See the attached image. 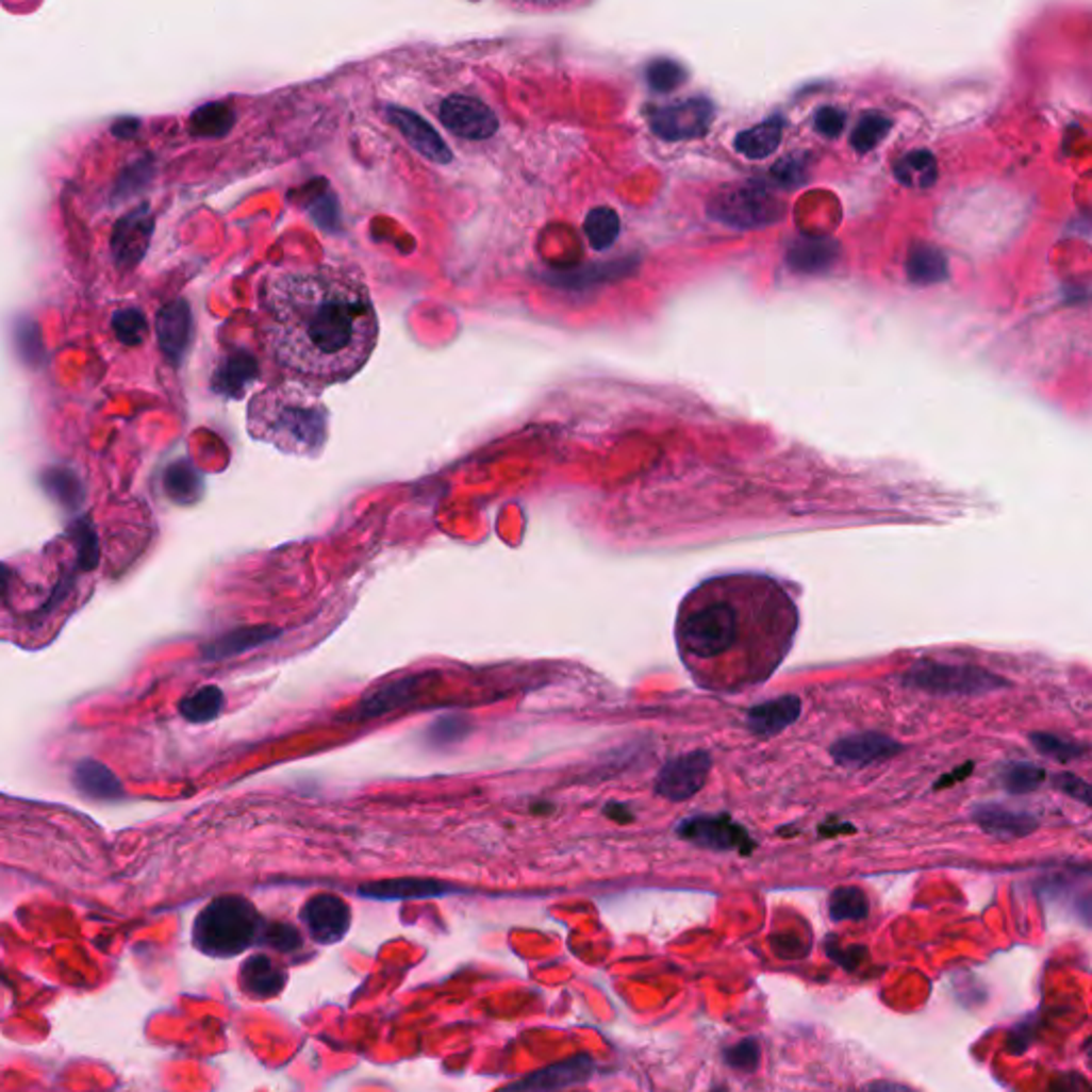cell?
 I'll list each match as a JSON object with an SVG mask.
<instances>
[{
	"label": "cell",
	"mask_w": 1092,
	"mask_h": 1092,
	"mask_svg": "<svg viewBox=\"0 0 1092 1092\" xmlns=\"http://www.w3.org/2000/svg\"><path fill=\"white\" fill-rule=\"evenodd\" d=\"M265 337L286 371L344 382L371 357L378 316L363 280L333 267L274 274L265 284Z\"/></svg>",
	"instance_id": "6da1fadb"
},
{
	"label": "cell",
	"mask_w": 1092,
	"mask_h": 1092,
	"mask_svg": "<svg viewBox=\"0 0 1092 1092\" xmlns=\"http://www.w3.org/2000/svg\"><path fill=\"white\" fill-rule=\"evenodd\" d=\"M796 611L781 588L762 577H726L698 588L683 605L677 641L696 679L749 658L760 679L788 653Z\"/></svg>",
	"instance_id": "7a4b0ae2"
},
{
	"label": "cell",
	"mask_w": 1092,
	"mask_h": 1092,
	"mask_svg": "<svg viewBox=\"0 0 1092 1092\" xmlns=\"http://www.w3.org/2000/svg\"><path fill=\"white\" fill-rule=\"evenodd\" d=\"M248 425L254 437L291 454H318L327 442V410L303 386L282 384L250 401Z\"/></svg>",
	"instance_id": "3957f363"
},
{
	"label": "cell",
	"mask_w": 1092,
	"mask_h": 1092,
	"mask_svg": "<svg viewBox=\"0 0 1092 1092\" xmlns=\"http://www.w3.org/2000/svg\"><path fill=\"white\" fill-rule=\"evenodd\" d=\"M265 928L257 907L235 894L214 898L195 920V945L216 958H229L246 952L261 939Z\"/></svg>",
	"instance_id": "277c9868"
},
{
	"label": "cell",
	"mask_w": 1092,
	"mask_h": 1092,
	"mask_svg": "<svg viewBox=\"0 0 1092 1092\" xmlns=\"http://www.w3.org/2000/svg\"><path fill=\"white\" fill-rule=\"evenodd\" d=\"M905 685L939 696H983L1007 688V681L977 666L917 662L905 677Z\"/></svg>",
	"instance_id": "5b68a950"
},
{
	"label": "cell",
	"mask_w": 1092,
	"mask_h": 1092,
	"mask_svg": "<svg viewBox=\"0 0 1092 1092\" xmlns=\"http://www.w3.org/2000/svg\"><path fill=\"white\" fill-rule=\"evenodd\" d=\"M677 834L683 841L711 851H739L741 856H751L756 849L751 834L728 813L688 817L677 826Z\"/></svg>",
	"instance_id": "8992f818"
},
{
	"label": "cell",
	"mask_w": 1092,
	"mask_h": 1092,
	"mask_svg": "<svg viewBox=\"0 0 1092 1092\" xmlns=\"http://www.w3.org/2000/svg\"><path fill=\"white\" fill-rule=\"evenodd\" d=\"M711 766L713 758L709 751L696 749L692 754L679 756L666 762L664 768L658 773L656 792L671 803L688 800L705 788Z\"/></svg>",
	"instance_id": "52a82bcc"
},
{
	"label": "cell",
	"mask_w": 1092,
	"mask_h": 1092,
	"mask_svg": "<svg viewBox=\"0 0 1092 1092\" xmlns=\"http://www.w3.org/2000/svg\"><path fill=\"white\" fill-rule=\"evenodd\" d=\"M301 922L316 943L331 945L350 930V909L333 894H316L301 909Z\"/></svg>",
	"instance_id": "ba28073f"
},
{
	"label": "cell",
	"mask_w": 1092,
	"mask_h": 1092,
	"mask_svg": "<svg viewBox=\"0 0 1092 1092\" xmlns=\"http://www.w3.org/2000/svg\"><path fill=\"white\" fill-rule=\"evenodd\" d=\"M903 751V745L879 732H862L849 734L832 743L830 756L839 766L845 768H864L873 762L892 758Z\"/></svg>",
	"instance_id": "9c48e42d"
},
{
	"label": "cell",
	"mask_w": 1092,
	"mask_h": 1092,
	"mask_svg": "<svg viewBox=\"0 0 1092 1092\" xmlns=\"http://www.w3.org/2000/svg\"><path fill=\"white\" fill-rule=\"evenodd\" d=\"M973 822L996 839H1022L1039 828L1037 815L998 803H983L971 809Z\"/></svg>",
	"instance_id": "30bf717a"
},
{
	"label": "cell",
	"mask_w": 1092,
	"mask_h": 1092,
	"mask_svg": "<svg viewBox=\"0 0 1092 1092\" xmlns=\"http://www.w3.org/2000/svg\"><path fill=\"white\" fill-rule=\"evenodd\" d=\"M440 116H442L444 125L461 137L482 139V137H489L497 129V120L489 112V107H484L480 101L467 99V97L448 99L442 105Z\"/></svg>",
	"instance_id": "8fae6325"
},
{
	"label": "cell",
	"mask_w": 1092,
	"mask_h": 1092,
	"mask_svg": "<svg viewBox=\"0 0 1092 1092\" xmlns=\"http://www.w3.org/2000/svg\"><path fill=\"white\" fill-rule=\"evenodd\" d=\"M713 118V107L709 101L692 99L683 105H675L664 110L656 118V129L666 139H694L707 133Z\"/></svg>",
	"instance_id": "7c38bea8"
},
{
	"label": "cell",
	"mask_w": 1092,
	"mask_h": 1092,
	"mask_svg": "<svg viewBox=\"0 0 1092 1092\" xmlns=\"http://www.w3.org/2000/svg\"><path fill=\"white\" fill-rule=\"evenodd\" d=\"M594 1075V1060L590 1056H577L568 1058L564 1062L551 1064L542 1071L531 1073L529 1077L510 1083L508 1088L518 1090H560L570 1086H581Z\"/></svg>",
	"instance_id": "4fadbf2b"
},
{
	"label": "cell",
	"mask_w": 1092,
	"mask_h": 1092,
	"mask_svg": "<svg viewBox=\"0 0 1092 1092\" xmlns=\"http://www.w3.org/2000/svg\"><path fill=\"white\" fill-rule=\"evenodd\" d=\"M423 679H425L423 675L406 677V679L391 681V683L376 688L359 702L352 719H376L380 715L397 711L399 707H406L423 690V685H425Z\"/></svg>",
	"instance_id": "5bb4252c"
},
{
	"label": "cell",
	"mask_w": 1092,
	"mask_h": 1092,
	"mask_svg": "<svg viewBox=\"0 0 1092 1092\" xmlns=\"http://www.w3.org/2000/svg\"><path fill=\"white\" fill-rule=\"evenodd\" d=\"M803 700L798 696H781L747 711V728L756 737H777L794 726L800 717Z\"/></svg>",
	"instance_id": "9a60e30c"
},
{
	"label": "cell",
	"mask_w": 1092,
	"mask_h": 1092,
	"mask_svg": "<svg viewBox=\"0 0 1092 1092\" xmlns=\"http://www.w3.org/2000/svg\"><path fill=\"white\" fill-rule=\"evenodd\" d=\"M454 888L437 881V879H423V877H403V879H386L367 883L361 888L363 896L378 898V900H410V898H437L450 894Z\"/></svg>",
	"instance_id": "2e32d148"
},
{
	"label": "cell",
	"mask_w": 1092,
	"mask_h": 1092,
	"mask_svg": "<svg viewBox=\"0 0 1092 1092\" xmlns=\"http://www.w3.org/2000/svg\"><path fill=\"white\" fill-rule=\"evenodd\" d=\"M239 981H242L244 992H248L250 996L271 998V996H278L282 992V988L286 986V971L278 962H274L269 956L257 954V956H250L242 964Z\"/></svg>",
	"instance_id": "e0dca14e"
},
{
	"label": "cell",
	"mask_w": 1092,
	"mask_h": 1092,
	"mask_svg": "<svg viewBox=\"0 0 1092 1092\" xmlns=\"http://www.w3.org/2000/svg\"><path fill=\"white\" fill-rule=\"evenodd\" d=\"M73 781H76V788L90 798L112 800L122 794V783L116 779V775L107 766H103L95 760L80 762L76 766Z\"/></svg>",
	"instance_id": "ac0fdd59"
},
{
	"label": "cell",
	"mask_w": 1092,
	"mask_h": 1092,
	"mask_svg": "<svg viewBox=\"0 0 1092 1092\" xmlns=\"http://www.w3.org/2000/svg\"><path fill=\"white\" fill-rule=\"evenodd\" d=\"M781 131H783V125L779 118L766 120V122L741 133L737 139V150L749 159H764L777 150V146L781 142Z\"/></svg>",
	"instance_id": "d6986e66"
},
{
	"label": "cell",
	"mask_w": 1092,
	"mask_h": 1092,
	"mask_svg": "<svg viewBox=\"0 0 1092 1092\" xmlns=\"http://www.w3.org/2000/svg\"><path fill=\"white\" fill-rule=\"evenodd\" d=\"M907 274L915 284H934L947 276V261L937 248L920 246L909 254Z\"/></svg>",
	"instance_id": "ffe728a7"
},
{
	"label": "cell",
	"mask_w": 1092,
	"mask_h": 1092,
	"mask_svg": "<svg viewBox=\"0 0 1092 1092\" xmlns=\"http://www.w3.org/2000/svg\"><path fill=\"white\" fill-rule=\"evenodd\" d=\"M225 707V694L216 685H205L182 700L180 713L193 724H205L220 715Z\"/></svg>",
	"instance_id": "44dd1931"
},
{
	"label": "cell",
	"mask_w": 1092,
	"mask_h": 1092,
	"mask_svg": "<svg viewBox=\"0 0 1092 1092\" xmlns=\"http://www.w3.org/2000/svg\"><path fill=\"white\" fill-rule=\"evenodd\" d=\"M998 779L1009 794H1028L1043 783L1045 771L1032 762L1015 760L1000 766Z\"/></svg>",
	"instance_id": "7402d4cb"
},
{
	"label": "cell",
	"mask_w": 1092,
	"mask_h": 1092,
	"mask_svg": "<svg viewBox=\"0 0 1092 1092\" xmlns=\"http://www.w3.org/2000/svg\"><path fill=\"white\" fill-rule=\"evenodd\" d=\"M828 913H830V917L834 922H845V920L860 922V920H866V915H868V898H866V894L860 888H851V886L837 888L830 894Z\"/></svg>",
	"instance_id": "603a6c76"
},
{
	"label": "cell",
	"mask_w": 1092,
	"mask_h": 1092,
	"mask_svg": "<svg viewBox=\"0 0 1092 1092\" xmlns=\"http://www.w3.org/2000/svg\"><path fill=\"white\" fill-rule=\"evenodd\" d=\"M898 182L913 188H928L937 180V165L928 152H911L896 165Z\"/></svg>",
	"instance_id": "cb8c5ba5"
},
{
	"label": "cell",
	"mask_w": 1092,
	"mask_h": 1092,
	"mask_svg": "<svg viewBox=\"0 0 1092 1092\" xmlns=\"http://www.w3.org/2000/svg\"><path fill=\"white\" fill-rule=\"evenodd\" d=\"M278 632L276 630H267V628H254V630H242V632H235L222 641H218L216 645H212L208 649V658L212 660H222V658H231V656H237V653H244L248 649H254L271 639H276Z\"/></svg>",
	"instance_id": "d4e9b609"
},
{
	"label": "cell",
	"mask_w": 1092,
	"mask_h": 1092,
	"mask_svg": "<svg viewBox=\"0 0 1092 1092\" xmlns=\"http://www.w3.org/2000/svg\"><path fill=\"white\" fill-rule=\"evenodd\" d=\"M585 233L596 250H607L619 237V216L609 208H598L588 216Z\"/></svg>",
	"instance_id": "484cf974"
},
{
	"label": "cell",
	"mask_w": 1092,
	"mask_h": 1092,
	"mask_svg": "<svg viewBox=\"0 0 1092 1092\" xmlns=\"http://www.w3.org/2000/svg\"><path fill=\"white\" fill-rule=\"evenodd\" d=\"M1030 743L1041 756L1062 762V764L1086 756V745H1079V743H1073V741H1066V739H1060V737L1047 734V732H1032Z\"/></svg>",
	"instance_id": "4316f807"
},
{
	"label": "cell",
	"mask_w": 1092,
	"mask_h": 1092,
	"mask_svg": "<svg viewBox=\"0 0 1092 1092\" xmlns=\"http://www.w3.org/2000/svg\"><path fill=\"white\" fill-rule=\"evenodd\" d=\"M499 3L518 14H570L585 10L594 0H499Z\"/></svg>",
	"instance_id": "83f0119b"
},
{
	"label": "cell",
	"mask_w": 1092,
	"mask_h": 1092,
	"mask_svg": "<svg viewBox=\"0 0 1092 1092\" xmlns=\"http://www.w3.org/2000/svg\"><path fill=\"white\" fill-rule=\"evenodd\" d=\"M395 116H397V125H399V127H401L410 137H414V135H418V137H420V139L414 144L420 152H425L427 156H431V159H435V161H446V159H448V156H446V154H448V152H446V146L437 139V135H433V133H431V129H429L427 125H423L420 120H416L414 116H410V114H406V112H397Z\"/></svg>",
	"instance_id": "f1b7e54d"
},
{
	"label": "cell",
	"mask_w": 1092,
	"mask_h": 1092,
	"mask_svg": "<svg viewBox=\"0 0 1092 1092\" xmlns=\"http://www.w3.org/2000/svg\"><path fill=\"white\" fill-rule=\"evenodd\" d=\"M834 246L824 242H800L790 254V263L803 271H820L832 263Z\"/></svg>",
	"instance_id": "f546056e"
},
{
	"label": "cell",
	"mask_w": 1092,
	"mask_h": 1092,
	"mask_svg": "<svg viewBox=\"0 0 1092 1092\" xmlns=\"http://www.w3.org/2000/svg\"><path fill=\"white\" fill-rule=\"evenodd\" d=\"M888 131H890V120L886 116H881V114L864 116L851 133V146L858 152H868L886 137Z\"/></svg>",
	"instance_id": "4dcf8cb0"
},
{
	"label": "cell",
	"mask_w": 1092,
	"mask_h": 1092,
	"mask_svg": "<svg viewBox=\"0 0 1092 1092\" xmlns=\"http://www.w3.org/2000/svg\"><path fill=\"white\" fill-rule=\"evenodd\" d=\"M647 78H649V82H651V86H653L656 90H660V93H668V90L679 88V86L685 82L688 73H685V69H683L679 63H673V61H658V63H653V65L649 67Z\"/></svg>",
	"instance_id": "1f68e13d"
},
{
	"label": "cell",
	"mask_w": 1092,
	"mask_h": 1092,
	"mask_svg": "<svg viewBox=\"0 0 1092 1092\" xmlns=\"http://www.w3.org/2000/svg\"><path fill=\"white\" fill-rule=\"evenodd\" d=\"M724 1058L730 1066L751 1073L760 1064V1043H758V1039H743V1041L730 1045L724 1052Z\"/></svg>",
	"instance_id": "d6a6232c"
},
{
	"label": "cell",
	"mask_w": 1092,
	"mask_h": 1092,
	"mask_svg": "<svg viewBox=\"0 0 1092 1092\" xmlns=\"http://www.w3.org/2000/svg\"><path fill=\"white\" fill-rule=\"evenodd\" d=\"M274 949L282 952V954H291L299 947L301 943V937L297 932L295 926L291 924H265L263 928V934H261Z\"/></svg>",
	"instance_id": "836d02e7"
},
{
	"label": "cell",
	"mask_w": 1092,
	"mask_h": 1092,
	"mask_svg": "<svg viewBox=\"0 0 1092 1092\" xmlns=\"http://www.w3.org/2000/svg\"><path fill=\"white\" fill-rule=\"evenodd\" d=\"M1054 785H1056V790L1079 800L1081 805H1090V785L1081 777H1077L1073 773H1058L1054 777Z\"/></svg>",
	"instance_id": "e575fe53"
},
{
	"label": "cell",
	"mask_w": 1092,
	"mask_h": 1092,
	"mask_svg": "<svg viewBox=\"0 0 1092 1092\" xmlns=\"http://www.w3.org/2000/svg\"><path fill=\"white\" fill-rule=\"evenodd\" d=\"M845 125V114L834 107H824L815 116V129L826 137H839Z\"/></svg>",
	"instance_id": "d590c367"
},
{
	"label": "cell",
	"mask_w": 1092,
	"mask_h": 1092,
	"mask_svg": "<svg viewBox=\"0 0 1092 1092\" xmlns=\"http://www.w3.org/2000/svg\"><path fill=\"white\" fill-rule=\"evenodd\" d=\"M605 813H607L611 820L622 822V824H628V822H632V820H634V813H632L626 805H622V803H611V805L605 809Z\"/></svg>",
	"instance_id": "8d00e7d4"
},
{
	"label": "cell",
	"mask_w": 1092,
	"mask_h": 1092,
	"mask_svg": "<svg viewBox=\"0 0 1092 1092\" xmlns=\"http://www.w3.org/2000/svg\"><path fill=\"white\" fill-rule=\"evenodd\" d=\"M971 771H973V762H966V764H964V766H960V768H958V771H954V773H952V775H949V777H945V779H941V781H937V785H934V788H937V790H943V788H949V785H952V783H954V781H960V779H964V777H966V775H969V773H971Z\"/></svg>",
	"instance_id": "74e56055"
}]
</instances>
